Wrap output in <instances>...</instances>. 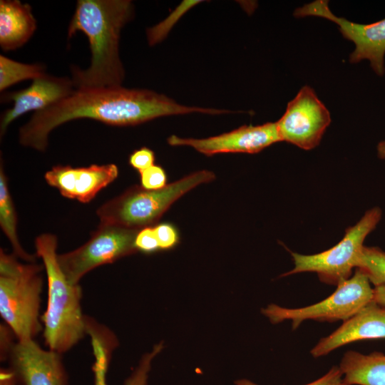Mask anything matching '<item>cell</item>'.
<instances>
[{
    "instance_id": "29",
    "label": "cell",
    "mask_w": 385,
    "mask_h": 385,
    "mask_svg": "<svg viewBox=\"0 0 385 385\" xmlns=\"http://www.w3.org/2000/svg\"><path fill=\"white\" fill-rule=\"evenodd\" d=\"M16 380L10 369L3 368L0 371V385H16Z\"/></svg>"
},
{
    "instance_id": "9",
    "label": "cell",
    "mask_w": 385,
    "mask_h": 385,
    "mask_svg": "<svg viewBox=\"0 0 385 385\" xmlns=\"http://www.w3.org/2000/svg\"><path fill=\"white\" fill-rule=\"evenodd\" d=\"M330 123L329 110L309 86L299 90L276 122L281 141L304 150H311L319 145Z\"/></svg>"
},
{
    "instance_id": "13",
    "label": "cell",
    "mask_w": 385,
    "mask_h": 385,
    "mask_svg": "<svg viewBox=\"0 0 385 385\" xmlns=\"http://www.w3.org/2000/svg\"><path fill=\"white\" fill-rule=\"evenodd\" d=\"M118 175V166L113 163L78 168L58 165L48 170L44 179L62 196L88 203Z\"/></svg>"
},
{
    "instance_id": "4",
    "label": "cell",
    "mask_w": 385,
    "mask_h": 385,
    "mask_svg": "<svg viewBox=\"0 0 385 385\" xmlns=\"http://www.w3.org/2000/svg\"><path fill=\"white\" fill-rule=\"evenodd\" d=\"M43 267L24 264L0 250V315L17 341L34 340L43 329L41 294Z\"/></svg>"
},
{
    "instance_id": "17",
    "label": "cell",
    "mask_w": 385,
    "mask_h": 385,
    "mask_svg": "<svg viewBox=\"0 0 385 385\" xmlns=\"http://www.w3.org/2000/svg\"><path fill=\"white\" fill-rule=\"evenodd\" d=\"M37 27L29 4L19 0L0 1V46L4 51L24 45Z\"/></svg>"
},
{
    "instance_id": "24",
    "label": "cell",
    "mask_w": 385,
    "mask_h": 385,
    "mask_svg": "<svg viewBox=\"0 0 385 385\" xmlns=\"http://www.w3.org/2000/svg\"><path fill=\"white\" fill-rule=\"evenodd\" d=\"M160 250H169L178 242L179 237L175 227L169 223H161L153 227Z\"/></svg>"
},
{
    "instance_id": "12",
    "label": "cell",
    "mask_w": 385,
    "mask_h": 385,
    "mask_svg": "<svg viewBox=\"0 0 385 385\" xmlns=\"http://www.w3.org/2000/svg\"><path fill=\"white\" fill-rule=\"evenodd\" d=\"M279 141L276 122L243 125L207 138H183L175 135L168 138L172 146H190L207 156L225 153H257Z\"/></svg>"
},
{
    "instance_id": "1",
    "label": "cell",
    "mask_w": 385,
    "mask_h": 385,
    "mask_svg": "<svg viewBox=\"0 0 385 385\" xmlns=\"http://www.w3.org/2000/svg\"><path fill=\"white\" fill-rule=\"evenodd\" d=\"M201 113H226L225 110L188 106L148 89L113 88H76L67 97L34 112L19 128V143L43 152L52 130L70 120L88 118L115 126L135 125L153 119Z\"/></svg>"
},
{
    "instance_id": "2",
    "label": "cell",
    "mask_w": 385,
    "mask_h": 385,
    "mask_svg": "<svg viewBox=\"0 0 385 385\" xmlns=\"http://www.w3.org/2000/svg\"><path fill=\"white\" fill-rule=\"evenodd\" d=\"M134 16L129 0H78L70 21L67 38L77 31L88 38L91 52L89 67H71L76 88L122 86L125 70L119 55L120 32Z\"/></svg>"
},
{
    "instance_id": "5",
    "label": "cell",
    "mask_w": 385,
    "mask_h": 385,
    "mask_svg": "<svg viewBox=\"0 0 385 385\" xmlns=\"http://www.w3.org/2000/svg\"><path fill=\"white\" fill-rule=\"evenodd\" d=\"M215 178L214 173L203 170L158 190H147L134 185L103 204L98 208L96 215L101 225L136 230L152 227L178 199L196 186Z\"/></svg>"
},
{
    "instance_id": "22",
    "label": "cell",
    "mask_w": 385,
    "mask_h": 385,
    "mask_svg": "<svg viewBox=\"0 0 385 385\" xmlns=\"http://www.w3.org/2000/svg\"><path fill=\"white\" fill-rule=\"evenodd\" d=\"M202 1H183L164 21L147 30V38L150 46L163 41L168 35L173 25L192 6Z\"/></svg>"
},
{
    "instance_id": "20",
    "label": "cell",
    "mask_w": 385,
    "mask_h": 385,
    "mask_svg": "<svg viewBox=\"0 0 385 385\" xmlns=\"http://www.w3.org/2000/svg\"><path fill=\"white\" fill-rule=\"evenodd\" d=\"M45 73V67L41 64L23 63L0 55L1 92L19 81L27 79L34 80Z\"/></svg>"
},
{
    "instance_id": "31",
    "label": "cell",
    "mask_w": 385,
    "mask_h": 385,
    "mask_svg": "<svg viewBox=\"0 0 385 385\" xmlns=\"http://www.w3.org/2000/svg\"><path fill=\"white\" fill-rule=\"evenodd\" d=\"M377 155L379 158L385 159V140L381 141L377 146Z\"/></svg>"
},
{
    "instance_id": "23",
    "label": "cell",
    "mask_w": 385,
    "mask_h": 385,
    "mask_svg": "<svg viewBox=\"0 0 385 385\" xmlns=\"http://www.w3.org/2000/svg\"><path fill=\"white\" fill-rule=\"evenodd\" d=\"M140 186L147 190H158L167 185V176L164 169L156 165L138 172Z\"/></svg>"
},
{
    "instance_id": "14",
    "label": "cell",
    "mask_w": 385,
    "mask_h": 385,
    "mask_svg": "<svg viewBox=\"0 0 385 385\" xmlns=\"http://www.w3.org/2000/svg\"><path fill=\"white\" fill-rule=\"evenodd\" d=\"M76 89L71 78L53 76L46 73L33 80L28 88L5 94L3 101H13L0 120V136L4 135L12 121L29 111H39L67 97Z\"/></svg>"
},
{
    "instance_id": "28",
    "label": "cell",
    "mask_w": 385,
    "mask_h": 385,
    "mask_svg": "<svg viewBox=\"0 0 385 385\" xmlns=\"http://www.w3.org/2000/svg\"><path fill=\"white\" fill-rule=\"evenodd\" d=\"M1 359H6L15 342L12 341L11 329L6 324H1ZM14 334V333H13Z\"/></svg>"
},
{
    "instance_id": "7",
    "label": "cell",
    "mask_w": 385,
    "mask_h": 385,
    "mask_svg": "<svg viewBox=\"0 0 385 385\" xmlns=\"http://www.w3.org/2000/svg\"><path fill=\"white\" fill-rule=\"evenodd\" d=\"M370 283L366 275L356 268L352 277L339 284L334 292L322 301L294 309L272 304L262 309V313L274 324L292 320L293 329L309 319L344 322L373 301L374 288Z\"/></svg>"
},
{
    "instance_id": "11",
    "label": "cell",
    "mask_w": 385,
    "mask_h": 385,
    "mask_svg": "<svg viewBox=\"0 0 385 385\" xmlns=\"http://www.w3.org/2000/svg\"><path fill=\"white\" fill-rule=\"evenodd\" d=\"M7 358L17 384L67 385L61 354L41 348L34 339L14 342Z\"/></svg>"
},
{
    "instance_id": "19",
    "label": "cell",
    "mask_w": 385,
    "mask_h": 385,
    "mask_svg": "<svg viewBox=\"0 0 385 385\" xmlns=\"http://www.w3.org/2000/svg\"><path fill=\"white\" fill-rule=\"evenodd\" d=\"M0 225L12 246L14 255L27 262H35L36 255L26 252L18 238L17 215L2 162L0 167Z\"/></svg>"
},
{
    "instance_id": "3",
    "label": "cell",
    "mask_w": 385,
    "mask_h": 385,
    "mask_svg": "<svg viewBox=\"0 0 385 385\" xmlns=\"http://www.w3.org/2000/svg\"><path fill=\"white\" fill-rule=\"evenodd\" d=\"M56 235L43 233L35 240L36 255L42 260L48 282L46 311L41 317L43 336L48 349L62 354L87 334L86 317L79 284L68 281L58 262Z\"/></svg>"
},
{
    "instance_id": "25",
    "label": "cell",
    "mask_w": 385,
    "mask_h": 385,
    "mask_svg": "<svg viewBox=\"0 0 385 385\" xmlns=\"http://www.w3.org/2000/svg\"><path fill=\"white\" fill-rule=\"evenodd\" d=\"M137 250L150 253L160 250L153 227H148L140 230L135 239Z\"/></svg>"
},
{
    "instance_id": "26",
    "label": "cell",
    "mask_w": 385,
    "mask_h": 385,
    "mask_svg": "<svg viewBox=\"0 0 385 385\" xmlns=\"http://www.w3.org/2000/svg\"><path fill=\"white\" fill-rule=\"evenodd\" d=\"M154 162V152L146 147L135 150L128 158L129 164L138 172L153 165Z\"/></svg>"
},
{
    "instance_id": "16",
    "label": "cell",
    "mask_w": 385,
    "mask_h": 385,
    "mask_svg": "<svg viewBox=\"0 0 385 385\" xmlns=\"http://www.w3.org/2000/svg\"><path fill=\"white\" fill-rule=\"evenodd\" d=\"M88 334L91 336L95 361L93 366L94 385H107L106 374L111 354L115 345V340L111 332L101 325L89 327ZM163 348V342L154 346L152 351L145 354L138 366L125 381V385H148V374L151 363L155 356Z\"/></svg>"
},
{
    "instance_id": "15",
    "label": "cell",
    "mask_w": 385,
    "mask_h": 385,
    "mask_svg": "<svg viewBox=\"0 0 385 385\" xmlns=\"http://www.w3.org/2000/svg\"><path fill=\"white\" fill-rule=\"evenodd\" d=\"M370 339H385V307L374 300L331 334L321 339L310 353L317 358L345 344Z\"/></svg>"
},
{
    "instance_id": "6",
    "label": "cell",
    "mask_w": 385,
    "mask_h": 385,
    "mask_svg": "<svg viewBox=\"0 0 385 385\" xmlns=\"http://www.w3.org/2000/svg\"><path fill=\"white\" fill-rule=\"evenodd\" d=\"M381 217L380 208L374 207L366 211L355 225L349 227L343 239L333 247L309 255L292 252L294 267L282 276L315 272L322 282L337 286L351 277L366 237L376 227Z\"/></svg>"
},
{
    "instance_id": "10",
    "label": "cell",
    "mask_w": 385,
    "mask_h": 385,
    "mask_svg": "<svg viewBox=\"0 0 385 385\" xmlns=\"http://www.w3.org/2000/svg\"><path fill=\"white\" fill-rule=\"evenodd\" d=\"M296 17L319 16L334 22L342 36L355 44L351 53V63L368 60L379 76L385 72V19L369 24H361L336 16L329 9L328 1L317 0L295 9Z\"/></svg>"
},
{
    "instance_id": "8",
    "label": "cell",
    "mask_w": 385,
    "mask_h": 385,
    "mask_svg": "<svg viewBox=\"0 0 385 385\" xmlns=\"http://www.w3.org/2000/svg\"><path fill=\"white\" fill-rule=\"evenodd\" d=\"M138 231L100 224L86 243L66 253L58 254V264L70 282L79 284L92 270L136 252L135 239Z\"/></svg>"
},
{
    "instance_id": "32",
    "label": "cell",
    "mask_w": 385,
    "mask_h": 385,
    "mask_svg": "<svg viewBox=\"0 0 385 385\" xmlns=\"http://www.w3.org/2000/svg\"><path fill=\"white\" fill-rule=\"evenodd\" d=\"M339 385H349V384H345L344 382H342L341 384H339Z\"/></svg>"
},
{
    "instance_id": "18",
    "label": "cell",
    "mask_w": 385,
    "mask_h": 385,
    "mask_svg": "<svg viewBox=\"0 0 385 385\" xmlns=\"http://www.w3.org/2000/svg\"><path fill=\"white\" fill-rule=\"evenodd\" d=\"M342 382L349 385H385V354L346 351L340 362Z\"/></svg>"
},
{
    "instance_id": "27",
    "label": "cell",
    "mask_w": 385,
    "mask_h": 385,
    "mask_svg": "<svg viewBox=\"0 0 385 385\" xmlns=\"http://www.w3.org/2000/svg\"><path fill=\"white\" fill-rule=\"evenodd\" d=\"M342 379L343 375L339 367L334 366L321 378L305 385H339ZM235 383L236 385H257L247 379L237 380Z\"/></svg>"
},
{
    "instance_id": "30",
    "label": "cell",
    "mask_w": 385,
    "mask_h": 385,
    "mask_svg": "<svg viewBox=\"0 0 385 385\" xmlns=\"http://www.w3.org/2000/svg\"><path fill=\"white\" fill-rule=\"evenodd\" d=\"M373 300L378 304L385 307V286L374 287Z\"/></svg>"
},
{
    "instance_id": "21",
    "label": "cell",
    "mask_w": 385,
    "mask_h": 385,
    "mask_svg": "<svg viewBox=\"0 0 385 385\" xmlns=\"http://www.w3.org/2000/svg\"><path fill=\"white\" fill-rule=\"evenodd\" d=\"M356 267L361 270L375 287L385 286V252L382 250L364 246Z\"/></svg>"
}]
</instances>
